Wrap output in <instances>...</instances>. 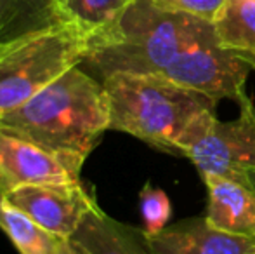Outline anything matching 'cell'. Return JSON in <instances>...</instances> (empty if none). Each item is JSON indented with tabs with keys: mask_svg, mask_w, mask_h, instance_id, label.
<instances>
[{
	"mask_svg": "<svg viewBox=\"0 0 255 254\" xmlns=\"http://www.w3.org/2000/svg\"><path fill=\"white\" fill-rule=\"evenodd\" d=\"M240 115L222 122L207 112L193 122L179 143V155L198 169L200 176H224L250 181L255 171V105L249 94L238 103Z\"/></svg>",
	"mask_w": 255,
	"mask_h": 254,
	"instance_id": "5b68a950",
	"label": "cell"
},
{
	"mask_svg": "<svg viewBox=\"0 0 255 254\" xmlns=\"http://www.w3.org/2000/svg\"><path fill=\"white\" fill-rule=\"evenodd\" d=\"M71 241L87 254H151L142 228L113 220L99 206L89 211Z\"/></svg>",
	"mask_w": 255,
	"mask_h": 254,
	"instance_id": "8fae6325",
	"label": "cell"
},
{
	"mask_svg": "<svg viewBox=\"0 0 255 254\" xmlns=\"http://www.w3.org/2000/svg\"><path fill=\"white\" fill-rule=\"evenodd\" d=\"M56 254H87V253L77 242L71 241V239H64V241H61L59 249H57Z\"/></svg>",
	"mask_w": 255,
	"mask_h": 254,
	"instance_id": "ac0fdd59",
	"label": "cell"
},
{
	"mask_svg": "<svg viewBox=\"0 0 255 254\" xmlns=\"http://www.w3.org/2000/svg\"><path fill=\"white\" fill-rule=\"evenodd\" d=\"M139 207L142 218V232L146 237H153L167 228L172 216V202L168 195L160 188L146 183L139 193Z\"/></svg>",
	"mask_w": 255,
	"mask_h": 254,
	"instance_id": "2e32d148",
	"label": "cell"
},
{
	"mask_svg": "<svg viewBox=\"0 0 255 254\" xmlns=\"http://www.w3.org/2000/svg\"><path fill=\"white\" fill-rule=\"evenodd\" d=\"M101 82L110 101V131L174 155L193 122L217 106L215 99L160 75L113 73Z\"/></svg>",
	"mask_w": 255,
	"mask_h": 254,
	"instance_id": "3957f363",
	"label": "cell"
},
{
	"mask_svg": "<svg viewBox=\"0 0 255 254\" xmlns=\"http://www.w3.org/2000/svg\"><path fill=\"white\" fill-rule=\"evenodd\" d=\"M210 33V21L165 12L151 0H134L113 28L89 40L80 66L99 80L113 73L163 77L186 49Z\"/></svg>",
	"mask_w": 255,
	"mask_h": 254,
	"instance_id": "7a4b0ae2",
	"label": "cell"
},
{
	"mask_svg": "<svg viewBox=\"0 0 255 254\" xmlns=\"http://www.w3.org/2000/svg\"><path fill=\"white\" fill-rule=\"evenodd\" d=\"M212 24L222 47L255 58V0H224Z\"/></svg>",
	"mask_w": 255,
	"mask_h": 254,
	"instance_id": "4fadbf2b",
	"label": "cell"
},
{
	"mask_svg": "<svg viewBox=\"0 0 255 254\" xmlns=\"http://www.w3.org/2000/svg\"><path fill=\"white\" fill-rule=\"evenodd\" d=\"M3 197L59 239L73 237L89 211L98 206L94 192L85 188L82 181L71 185H26Z\"/></svg>",
	"mask_w": 255,
	"mask_h": 254,
	"instance_id": "ba28073f",
	"label": "cell"
},
{
	"mask_svg": "<svg viewBox=\"0 0 255 254\" xmlns=\"http://www.w3.org/2000/svg\"><path fill=\"white\" fill-rule=\"evenodd\" d=\"M87 47L89 38L78 28L63 24L0 49V117L80 64Z\"/></svg>",
	"mask_w": 255,
	"mask_h": 254,
	"instance_id": "277c9868",
	"label": "cell"
},
{
	"mask_svg": "<svg viewBox=\"0 0 255 254\" xmlns=\"http://www.w3.org/2000/svg\"><path fill=\"white\" fill-rule=\"evenodd\" d=\"M148 239L151 254H255V237H242L191 218L167 227Z\"/></svg>",
	"mask_w": 255,
	"mask_h": 254,
	"instance_id": "9c48e42d",
	"label": "cell"
},
{
	"mask_svg": "<svg viewBox=\"0 0 255 254\" xmlns=\"http://www.w3.org/2000/svg\"><path fill=\"white\" fill-rule=\"evenodd\" d=\"M63 24L56 0H0V49Z\"/></svg>",
	"mask_w": 255,
	"mask_h": 254,
	"instance_id": "7c38bea8",
	"label": "cell"
},
{
	"mask_svg": "<svg viewBox=\"0 0 255 254\" xmlns=\"http://www.w3.org/2000/svg\"><path fill=\"white\" fill-rule=\"evenodd\" d=\"M250 183H252L254 187H255V171H252V173H250Z\"/></svg>",
	"mask_w": 255,
	"mask_h": 254,
	"instance_id": "ffe728a7",
	"label": "cell"
},
{
	"mask_svg": "<svg viewBox=\"0 0 255 254\" xmlns=\"http://www.w3.org/2000/svg\"><path fill=\"white\" fill-rule=\"evenodd\" d=\"M243 59H245V61L252 66V70H255V58H243Z\"/></svg>",
	"mask_w": 255,
	"mask_h": 254,
	"instance_id": "d6986e66",
	"label": "cell"
},
{
	"mask_svg": "<svg viewBox=\"0 0 255 254\" xmlns=\"http://www.w3.org/2000/svg\"><path fill=\"white\" fill-rule=\"evenodd\" d=\"M0 230L19 254H56L61 241L0 195Z\"/></svg>",
	"mask_w": 255,
	"mask_h": 254,
	"instance_id": "9a60e30c",
	"label": "cell"
},
{
	"mask_svg": "<svg viewBox=\"0 0 255 254\" xmlns=\"http://www.w3.org/2000/svg\"><path fill=\"white\" fill-rule=\"evenodd\" d=\"M250 66L240 54L219 44L215 31L188 47L163 77L208 98L240 103L247 96L245 82Z\"/></svg>",
	"mask_w": 255,
	"mask_h": 254,
	"instance_id": "8992f818",
	"label": "cell"
},
{
	"mask_svg": "<svg viewBox=\"0 0 255 254\" xmlns=\"http://www.w3.org/2000/svg\"><path fill=\"white\" fill-rule=\"evenodd\" d=\"M85 159L61 153L0 129V195L26 185L80 183Z\"/></svg>",
	"mask_w": 255,
	"mask_h": 254,
	"instance_id": "52a82bcc",
	"label": "cell"
},
{
	"mask_svg": "<svg viewBox=\"0 0 255 254\" xmlns=\"http://www.w3.org/2000/svg\"><path fill=\"white\" fill-rule=\"evenodd\" d=\"M207 187L205 221L226 234L255 237V187L250 181L203 176Z\"/></svg>",
	"mask_w": 255,
	"mask_h": 254,
	"instance_id": "30bf717a",
	"label": "cell"
},
{
	"mask_svg": "<svg viewBox=\"0 0 255 254\" xmlns=\"http://www.w3.org/2000/svg\"><path fill=\"white\" fill-rule=\"evenodd\" d=\"M151 2L165 12L188 14L212 23L224 0H151Z\"/></svg>",
	"mask_w": 255,
	"mask_h": 254,
	"instance_id": "e0dca14e",
	"label": "cell"
},
{
	"mask_svg": "<svg viewBox=\"0 0 255 254\" xmlns=\"http://www.w3.org/2000/svg\"><path fill=\"white\" fill-rule=\"evenodd\" d=\"M0 129L54 152L87 159L110 131L106 89L77 64L30 101L0 117Z\"/></svg>",
	"mask_w": 255,
	"mask_h": 254,
	"instance_id": "6da1fadb",
	"label": "cell"
},
{
	"mask_svg": "<svg viewBox=\"0 0 255 254\" xmlns=\"http://www.w3.org/2000/svg\"><path fill=\"white\" fill-rule=\"evenodd\" d=\"M56 3L64 23L78 28L91 40L113 28L134 0H56Z\"/></svg>",
	"mask_w": 255,
	"mask_h": 254,
	"instance_id": "5bb4252c",
	"label": "cell"
}]
</instances>
